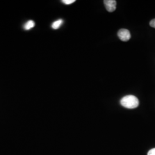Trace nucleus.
Returning a JSON list of instances; mask_svg holds the SVG:
<instances>
[{"label": "nucleus", "mask_w": 155, "mask_h": 155, "mask_svg": "<svg viewBox=\"0 0 155 155\" xmlns=\"http://www.w3.org/2000/svg\"><path fill=\"white\" fill-rule=\"evenodd\" d=\"M121 105L127 109H135L139 105L138 98L132 95H129L123 97L120 101Z\"/></svg>", "instance_id": "f257e3e1"}, {"label": "nucleus", "mask_w": 155, "mask_h": 155, "mask_svg": "<svg viewBox=\"0 0 155 155\" xmlns=\"http://www.w3.org/2000/svg\"><path fill=\"white\" fill-rule=\"evenodd\" d=\"M118 36L123 41H127L131 38L130 32L126 29H121L118 32Z\"/></svg>", "instance_id": "f03ea898"}, {"label": "nucleus", "mask_w": 155, "mask_h": 155, "mask_svg": "<svg viewBox=\"0 0 155 155\" xmlns=\"http://www.w3.org/2000/svg\"><path fill=\"white\" fill-rule=\"evenodd\" d=\"M106 10L109 12H113L116 9V1L115 0H105L104 1Z\"/></svg>", "instance_id": "7ed1b4c3"}, {"label": "nucleus", "mask_w": 155, "mask_h": 155, "mask_svg": "<svg viewBox=\"0 0 155 155\" xmlns=\"http://www.w3.org/2000/svg\"><path fill=\"white\" fill-rule=\"evenodd\" d=\"M35 23L33 20H29L24 24V28L25 30H29V29L33 28L35 27Z\"/></svg>", "instance_id": "20e7f679"}, {"label": "nucleus", "mask_w": 155, "mask_h": 155, "mask_svg": "<svg viewBox=\"0 0 155 155\" xmlns=\"http://www.w3.org/2000/svg\"><path fill=\"white\" fill-rule=\"evenodd\" d=\"M63 22V21L62 20H58L53 22L52 24L51 27L54 29H58L61 27Z\"/></svg>", "instance_id": "39448f33"}, {"label": "nucleus", "mask_w": 155, "mask_h": 155, "mask_svg": "<svg viewBox=\"0 0 155 155\" xmlns=\"http://www.w3.org/2000/svg\"><path fill=\"white\" fill-rule=\"evenodd\" d=\"M61 2L66 5H70L75 2V0H63L61 1Z\"/></svg>", "instance_id": "423d86ee"}, {"label": "nucleus", "mask_w": 155, "mask_h": 155, "mask_svg": "<svg viewBox=\"0 0 155 155\" xmlns=\"http://www.w3.org/2000/svg\"><path fill=\"white\" fill-rule=\"evenodd\" d=\"M150 25L151 27L155 28V19L152 20L150 21Z\"/></svg>", "instance_id": "0eeeda50"}, {"label": "nucleus", "mask_w": 155, "mask_h": 155, "mask_svg": "<svg viewBox=\"0 0 155 155\" xmlns=\"http://www.w3.org/2000/svg\"><path fill=\"white\" fill-rule=\"evenodd\" d=\"M147 155H155V148L150 150Z\"/></svg>", "instance_id": "6e6552de"}]
</instances>
